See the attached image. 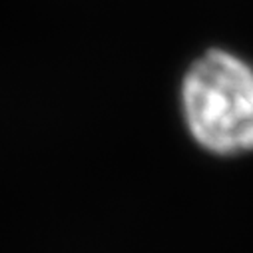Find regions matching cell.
Here are the masks:
<instances>
[{"instance_id":"obj_1","label":"cell","mask_w":253,"mask_h":253,"mask_svg":"<svg viewBox=\"0 0 253 253\" xmlns=\"http://www.w3.org/2000/svg\"><path fill=\"white\" fill-rule=\"evenodd\" d=\"M181 116L206 152L235 158L253 152V66L229 50L211 48L181 80Z\"/></svg>"}]
</instances>
